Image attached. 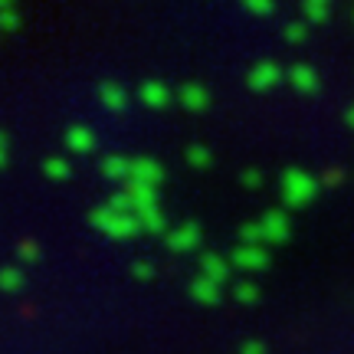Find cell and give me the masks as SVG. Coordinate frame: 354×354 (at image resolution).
Masks as SVG:
<instances>
[{
	"label": "cell",
	"instance_id": "6da1fadb",
	"mask_svg": "<svg viewBox=\"0 0 354 354\" xmlns=\"http://www.w3.org/2000/svg\"><path fill=\"white\" fill-rule=\"evenodd\" d=\"M88 220H92V227L102 230V233L112 236V240H128V236H135V233L145 230L138 214H115L109 203H105V207H95V210L88 214Z\"/></svg>",
	"mask_w": 354,
	"mask_h": 354
},
{
	"label": "cell",
	"instance_id": "7a4b0ae2",
	"mask_svg": "<svg viewBox=\"0 0 354 354\" xmlns=\"http://www.w3.org/2000/svg\"><path fill=\"white\" fill-rule=\"evenodd\" d=\"M318 194V180L312 174H305L299 167H292L282 174V201L289 203L292 210H299L305 203H312Z\"/></svg>",
	"mask_w": 354,
	"mask_h": 354
},
{
	"label": "cell",
	"instance_id": "3957f363",
	"mask_svg": "<svg viewBox=\"0 0 354 354\" xmlns=\"http://www.w3.org/2000/svg\"><path fill=\"white\" fill-rule=\"evenodd\" d=\"M282 79H289V76H286L276 63H269V59H266V63H256L253 69H250L246 82H250V88H253V92H269V88H276Z\"/></svg>",
	"mask_w": 354,
	"mask_h": 354
},
{
	"label": "cell",
	"instance_id": "277c9868",
	"mask_svg": "<svg viewBox=\"0 0 354 354\" xmlns=\"http://www.w3.org/2000/svg\"><path fill=\"white\" fill-rule=\"evenodd\" d=\"M230 263H236V269H246V272H256V269H266L269 266V253L266 246H236Z\"/></svg>",
	"mask_w": 354,
	"mask_h": 354
},
{
	"label": "cell",
	"instance_id": "5b68a950",
	"mask_svg": "<svg viewBox=\"0 0 354 354\" xmlns=\"http://www.w3.org/2000/svg\"><path fill=\"white\" fill-rule=\"evenodd\" d=\"M167 250H174V253H187V250H194L197 243H201V227L197 223H184V227L171 230L165 236Z\"/></svg>",
	"mask_w": 354,
	"mask_h": 354
},
{
	"label": "cell",
	"instance_id": "8992f818",
	"mask_svg": "<svg viewBox=\"0 0 354 354\" xmlns=\"http://www.w3.org/2000/svg\"><path fill=\"white\" fill-rule=\"evenodd\" d=\"M165 177V167L151 161V158H138L135 161V171H131V184H145V187H158Z\"/></svg>",
	"mask_w": 354,
	"mask_h": 354
},
{
	"label": "cell",
	"instance_id": "52a82bcc",
	"mask_svg": "<svg viewBox=\"0 0 354 354\" xmlns=\"http://www.w3.org/2000/svg\"><path fill=\"white\" fill-rule=\"evenodd\" d=\"M177 99H180V105H184L187 112H203V109L210 105V92H207L201 82H187V86H180Z\"/></svg>",
	"mask_w": 354,
	"mask_h": 354
},
{
	"label": "cell",
	"instance_id": "ba28073f",
	"mask_svg": "<svg viewBox=\"0 0 354 354\" xmlns=\"http://www.w3.org/2000/svg\"><path fill=\"white\" fill-rule=\"evenodd\" d=\"M259 223H263L266 240L269 243H286L289 240V216L282 214V210H269Z\"/></svg>",
	"mask_w": 354,
	"mask_h": 354
},
{
	"label": "cell",
	"instance_id": "9c48e42d",
	"mask_svg": "<svg viewBox=\"0 0 354 354\" xmlns=\"http://www.w3.org/2000/svg\"><path fill=\"white\" fill-rule=\"evenodd\" d=\"M141 102L148 105V109H167V102H171V92H167V86H161L158 79H148L145 86H141Z\"/></svg>",
	"mask_w": 354,
	"mask_h": 354
},
{
	"label": "cell",
	"instance_id": "30bf717a",
	"mask_svg": "<svg viewBox=\"0 0 354 354\" xmlns=\"http://www.w3.org/2000/svg\"><path fill=\"white\" fill-rule=\"evenodd\" d=\"M201 269H203V276L210 279V282H216V286H223V282L230 279V263L227 259H220L216 253L201 256Z\"/></svg>",
	"mask_w": 354,
	"mask_h": 354
},
{
	"label": "cell",
	"instance_id": "8fae6325",
	"mask_svg": "<svg viewBox=\"0 0 354 354\" xmlns=\"http://www.w3.org/2000/svg\"><path fill=\"white\" fill-rule=\"evenodd\" d=\"M99 99H102V105H105L109 112H122V109L128 105V92L118 86V82H102Z\"/></svg>",
	"mask_w": 354,
	"mask_h": 354
},
{
	"label": "cell",
	"instance_id": "7c38bea8",
	"mask_svg": "<svg viewBox=\"0 0 354 354\" xmlns=\"http://www.w3.org/2000/svg\"><path fill=\"white\" fill-rule=\"evenodd\" d=\"M66 145H69V151L88 154L92 148H95V135H92L86 125H73L69 131H66Z\"/></svg>",
	"mask_w": 354,
	"mask_h": 354
},
{
	"label": "cell",
	"instance_id": "4fadbf2b",
	"mask_svg": "<svg viewBox=\"0 0 354 354\" xmlns=\"http://www.w3.org/2000/svg\"><path fill=\"white\" fill-rule=\"evenodd\" d=\"M289 86L299 88V92H315V88H318L315 69H312V66H305V63L292 66V69H289Z\"/></svg>",
	"mask_w": 354,
	"mask_h": 354
},
{
	"label": "cell",
	"instance_id": "5bb4252c",
	"mask_svg": "<svg viewBox=\"0 0 354 354\" xmlns=\"http://www.w3.org/2000/svg\"><path fill=\"white\" fill-rule=\"evenodd\" d=\"M102 171H105V177H112V180H131L135 161H131V158H122V154H112V158L102 161Z\"/></svg>",
	"mask_w": 354,
	"mask_h": 354
},
{
	"label": "cell",
	"instance_id": "9a60e30c",
	"mask_svg": "<svg viewBox=\"0 0 354 354\" xmlns=\"http://www.w3.org/2000/svg\"><path fill=\"white\" fill-rule=\"evenodd\" d=\"M128 194L135 201V214L154 210L158 207V187H145V184H128Z\"/></svg>",
	"mask_w": 354,
	"mask_h": 354
},
{
	"label": "cell",
	"instance_id": "2e32d148",
	"mask_svg": "<svg viewBox=\"0 0 354 354\" xmlns=\"http://www.w3.org/2000/svg\"><path fill=\"white\" fill-rule=\"evenodd\" d=\"M190 295H194V302H201V305H216L220 302V286L210 282L207 276H201L194 286H190Z\"/></svg>",
	"mask_w": 354,
	"mask_h": 354
},
{
	"label": "cell",
	"instance_id": "e0dca14e",
	"mask_svg": "<svg viewBox=\"0 0 354 354\" xmlns=\"http://www.w3.org/2000/svg\"><path fill=\"white\" fill-rule=\"evenodd\" d=\"M138 220H141V227L148 230V233H171V230H167V223H165V214H161V210H158V207H154V210H145V214H138Z\"/></svg>",
	"mask_w": 354,
	"mask_h": 354
},
{
	"label": "cell",
	"instance_id": "ac0fdd59",
	"mask_svg": "<svg viewBox=\"0 0 354 354\" xmlns=\"http://www.w3.org/2000/svg\"><path fill=\"white\" fill-rule=\"evenodd\" d=\"M240 236H243V246H263V243H269L266 240L263 223H243Z\"/></svg>",
	"mask_w": 354,
	"mask_h": 354
},
{
	"label": "cell",
	"instance_id": "d6986e66",
	"mask_svg": "<svg viewBox=\"0 0 354 354\" xmlns=\"http://www.w3.org/2000/svg\"><path fill=\"white\" fill-rule=\"evenodd\" d=\"M331 7L325 0H305V20H312V24H325L328 20Z\"/></svg>",
	"mask_w": 354,
	"mask_h": 354
},
{
	"label": "cell",
	"instance_id": "ffe728a7",
	"mask_svg": "<svg viewBox=\"0 0 354 354\" xmlns=\"http://www.w3.org/2000/svg\"><path fill=\"white\" fill-rule=\"evenodd\" d=\"M0 289H3V292L24 289V272H20L17 266H7V269L0 272Z\"/></svg>",
	"mask_w": 354,
	"mask_h": 354
},
{
	"label": "cell",
	"instance_id": "44dd1931",
	"mask_svg": "<svg viewBox=\"0 0 354 354\" xmlns=\"http://www.w3.org/2000/svg\"><path fill=\"white\" fill-rule=\"evenodd\" d=\"M43 171H46V177H53V180H66V177H69V161H66V158H46V161H43Z\"/></svg>",
	"mask_w": 354,
	"mask_h": 354
},
{
	"label": "cell",
	"instance_id": "7402d4cb",
	"mask_svg": "<svg viewBox=\"0 0 354 354\" xmlns=\"http://www.w3.org/2000/svg\"><path fill=\"white\" fill-rule=\"evenodd\" d=\"M17 24H20V17H17V10H13L10 0H0V30H17Z\"/></svg>",
	"mask_w": 354,
	"mask_h": 354
},
{
	"label": "cell",
	"instance_id": "603a6c76",
	"mask_svg": "<svg viewBox=\"0 0 354 354\" xmlns=\"http://www.w3.org/2000/svg\"><path fill=\"white\" fill-rule=\"evenodd\" d=\"M210 148H203V145H190L187 148V165H194V167H210Z\"/></svg>",
	"mask_w": 354,
	"mask_h": 354
},
{
	"label": "cell",
	"instance_id": "cb8c5ba5",
	"mask_svg": "<svg viewBox=\"0 0 354 354\" xmlns=\"http://www.w3.org/2000/svg\"><path fill=\"white\" fill-rule=\"evenodd\" d=\"M109 207H112L115 214H135V201H131V194H128V190L109 197Z\"/></svg>",
	"mask_w": 354,
	"mask_h": 354
},
{
	"label": "cell",
	"instance_id": "d4e9b609",
	"mask_svg": "<svg viewBox=\"0 0 354 354\" xmlns=\"http://www.w3.org/2000/svg\"><path fill=\"white\" fill-rule=\"evenodd\" d=\"M282 33H286V39H289V43H302V39L308 37V24H302V20H289Z\"/></svg>",
	"mask_w": 354,
	"mask_h": 354
},
{
	"label": "cell",
	"instance_id": "484cf974",
	"mask_svg": "<svg viewBox=\"0 0 354 354\" xmlns=\"http://www.w3.org/2000/svg\"><path fill=\"white\" fill-rule=\"evenodd\" d=\"M233 295H236V302H256V299H259V289H256L253 282H236V286H233Z\"/></svg>",
	"mask_w": 354,
	"mask_h": 354
},
{
	"label": "cell",
	"instance_id": "4316f807",
	"mask_svg": "<svg viewBox=\"0 0 354 354\" xmlns=\"http://www.w3.org/2000/svg\"><path fill=\"white\" fill-rule=\"evenodd\" d=\"M246 10L256 13V17H269V13L276 10V3L272 0H246Z\"/></svg>",
	"mask_w": 354,
	"mask_h": 354
},
{
	"label": "cell",
	"instance_id": "83f0119b",
	"mask_svg": "<svg viewBox=\"0 0 354 354\" xmlns=\"http://www.w3.org/2000/svg\"><path fill=\"white\" fill-rule=\"evenodd\" d=\"M17 256H20V263H37L39 259V250H37V243H20V246H17Z\"/></svg>",
	"mask_w": 354,
	"mask_h": 354
},
{
	"label": "cell",
	"instance_id": "f1b7e54d",
	"mask_svg": "<svg viewBox=\"0 0 354 354\" xmlns=\"http://www.w3.org/2000/svg\"><path fill=\"white\" fill-rule=\"evenodd\" d=\"M131 276H135V279H151L154 276V266L148 263V259H141V263L131 266Z\"/></svg>",
	"mask_w": 354,
	"mask_h": 354
},
{
	"label": "cell",
	"instance_id": "f546056e",
	"mask_svg": "<svg viewBox=\"0 0 354 354\" xmlns=\"http://www.w3.org/2000/svg\"><path fill=\"white\" fill-rule=\"evenodd\" d=\"M263 184V174L256 171V167H250V171H243V187H250V190H256Z\"/></svg>",
	"mask_w": 354,
	"mask_h": 354
},
{
	"label": "cell",
	"instance_id": "4dcf8cb0",
	"mask_svg": "<svg viewBox=\"0 0 354 354\" xmlns=\"http://www.w3.org/2000/svg\"><path fill=\"white\" fill-rule=\"evenodd\" d=\"M240 354H266V344L263 342H246L240 348Z\"/></svg>",
	"mask_w": 354,
	"mask_h": 354
},
{
	"label": "cell",
	"instance_id": "1f68e13d",
	"mask_svg": "<svg viewBox=\"0 0 354 354\" xmlns=\"http://www.w3.org/2000/svg\"><path fill=\"white\" fill-rule=\"evenodd\" d=\"M338 180H342V174H338V171H328V174H325V184H338Z\"/></svg>",
	"mask_w": 354,
	"mask_h": 354
},
{
	"label": "cell",
	"instance_id": "d6a6232c",
	"mask_svg": "<svg viewBox=\"0 0 354 354\" xmlns=\"http://www.w3.org/2000/svg\"><path fill=\"white\" fill-rule=\"evenodd\" d=\"M348 122H351V125H354V105H351V109H348Z\"/></svg>",
	"mask_w": 354,
	"mask_h": 354
}]
</instances>
